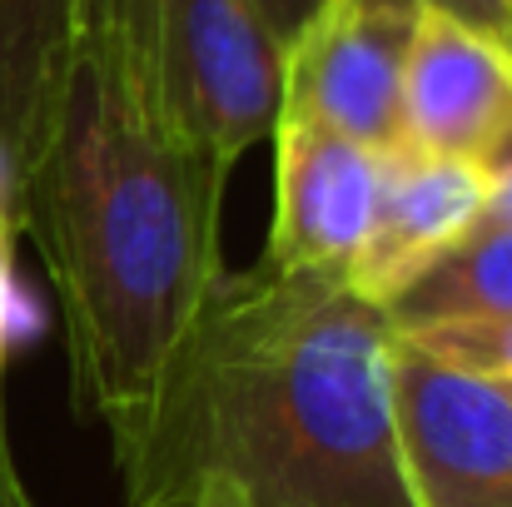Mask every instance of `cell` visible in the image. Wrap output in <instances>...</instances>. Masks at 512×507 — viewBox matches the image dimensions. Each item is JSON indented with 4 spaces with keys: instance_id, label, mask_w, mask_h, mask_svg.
I'll use <instances>...</instances> for the list:
<instances>
[{
    "instance_id": "6da1fadb",
    "label": "cell",
    "mask_w": 512,
    "mask_h": 507,
    "mask_svg": "<svg viewBox=\"0 0 512 507\" xmlns=\"http://www.w3.org/2000/svg\"><path fill=\"white\" fill-rule=\"evenodd\" d=\"M393 338L343 274L224 269L145 443L115 468L125 507H189L209 473L249 507H413Z\"/></svg>"
},
{
    "instance_id": "7a4b0ae2",
    "label": "cell",
    "mask_w": 512,
    "mask_h": 507,
    "mask_svg": "<svg viewBox=\"0 0 512 507\" xmlns=\"http://www.w3.org/2000/svg\"><path fill=\"white\" fill-rule=\"evenodd\" d=\"M229 169L165 145L80 30L70 85L15 209L45 259L70 393L110 433L115 468L145 443L219 259Z\"/></svg>"
},
{
    "instance_id": "3957f363",
    "label": "cell",
    "mask_w": 512,
    "mask_h": 507,
    "mask_svg": "<svg viewBox=\"0 0 512 507\" xmlns=\"http://www.w3.org/2000/svg\"><path fill=\"white\" fill-rule=\"evenodd\" d=\"M85 35L135 115L184 155L234 169L279 125L284 45L249 0H90Z\"/></svg>"
},
{
    "instance_id": "277c9868",
    "label": "cell",
    "mask_w": 512,
    "mask_h": 507,
    "mask_svg": "<svg viewBox=\"0 0 512 507\" xmlns=\"http://www.w3.org/2000/svg\"><path fill=\"white\" fill-rule=\"evenodd\" d=\"M393 428L413 507H512V378L393 338Z\"/></svg>"
},
{
    "instance_id": "5b68a950",
    "label": "cell",
    "mask_w": 512,
    "mask_h": 507,
    "mask_svg": "<svg viewBox=\"0 0 512 507\" xmlns=\"http://www.w3.org/2000/svg\"><path fill=\"white\" fill-rule=\"evenodd\" d=\"M413 5L324 0L319 15L284 45L279 120L324 125L368 150H393L403 135V65Z\"/></svg>"
},
{
    "instance_id": "8992f818",
    "label": "cell",
    "mask_w": 512,
    "mask_h": 507,
    "mask_svg": "<svg viewBox=\"0 0 512 507\" xmlns=\"http://www.w3.org/2000/svg\"><path fill=\"white\" fill-rule=\"evenodd\" d=\"M508 140L512 50L448 10H418L403 65L398 145L483 169Z\"/></svg>"
},
{
    "instance_id": "52a82bcc",
    "label": "cell",
    "mask_w": 512,
    "mask_h": 507,
    "mask_svg": "<svg viewBox=\"0 0 512 507\" xmlns=\"http://www.w3.org/2000/svg\"><path fill=\"white\" fill-rule=\"evenodd\" d=\"M274 145H279L274 150L279 204H274V234L264 264L348 274L373 224L383 155L304 120H279Z\"/></svg>"
},
{
    "instance_id": "ba28073f",
    "label": "cell",
    "mask_w": 512,
    "mask_h": 507,
    "mask_svg": "<svg viewBox=\"0 0 512 507\" xmlns=\"http://www.w3.org/2000/svg\"><path fill=\"white\" fill-rule=\"evenodd\" d=\"M483 209H488V174L478 165L423 155L413 145L383 150L373 224L343 284L383 309L443 249H453L483 219Z\"/></svg>"
},
{
    "instance_id": "9c48e42d",
    "label": "cell",
    "mask_w": 512,
    "mask_h": 507,
    "mask_svg": "<svg viewBox=\"0 0 512 507\" xmlns=\"http://www.w3.org/2000/svg\"><path fill=\"white\" fill-rule=\"evenodd\" d=\"M90 0H0V189L35 169L80 50Z\"/></svg>"
},
{
    "instance_id": "30bf717a",
    "label": "cell",
    "mask_w": 512,
    "mask_h": 507,
    "mask_svg": "<svg viewBox=\"0 0 512 507\" xmlns=\"http://www.w3.org/2000/svg\"><path fill=\"white\" fill-rule=\"evenodd\" d=\"M398 334L512 314V214H483L403 294L383 304Z\"/></svg>"
},
{
    "instance_id": "8fae6325",
    "label": "cell",
    "mask_w": 512,
    "mask_h": 507,
    "mask_svg": "<svg viewBox=\"0 0 512 507\" xmlns=\"http://www.w3.org/2000/svg\"><path fill=\"white\" fill-rule=\"evenodd\" d=\"M418 348H428L433 358L468 368V373H488V378H512V314L498 319H458V324H433V329H413Z\"/></svg>"
},
{
    "instance_id": "7c38bea8",
    "label": "cell",
    "mask_w": 512,
    "mask_h": 507,
    "mask_svg": "<svg viewBox=\"0 0 512 507\" xmlns=\"http://www.w3.org/2000/svg\"><path fill=\"white\" fill-rule=\"evenodd\" d=\"M249 5H254V15L269 25V35H274L279 45H289V40L319 15L324 0H249Z\"/></svg>"
},
{
    "instance_id": "4fadbf2b",
    "label": "cell",
    "mask_w": 512,
    "mask_h": 507,
    "mask_svg": "<svg viewBox=\"0 0 512 507\" xmlns=\"http://www.w3.org/2000/svg\"><path fill=\"white\" fill-rule=\"evenodd\" d=\"M10 319H15V229L0 199V368H5V348H10Z\"/></svg>"
},
{
    "instance_id": "5bb4252c",
    "label": "cell",
    "mask_w": 512,
    "mask_h": 507,
    "mask_svg": "<svg viewBox=\"0 0 512 507\" xmlns=\"http://www.w3.org/2000/svg\"><path fill=\"white\" fill-rule=\"evenodd\" d=\"M453 15L512 50V0H453Z\"/></svg>"
},
{
    "instance_id": "9a60e30c",
    "label": "cell",
    "mask_w": 512,
    "mask_h": 507,
    "mask_svg": "<svg viewBox=\"0 0 512 507\" xmlns=\"http://www.w3.org/2000/svg\"><path fill=\"white\" fill-rule=\"evenodd\" d=\"M0 507H35L20 473H15V458H10V438H5V423H0Z\"/></svg>"
},
{
    "instance_id": "2e32d148",
    "label": "cell",
    "mask_w": 512,
    "mask_h": 507,
    "mask_svg": "<svg viewBox=\"0 0 512 507\" xmlns=\"http://www.w3.org/2000/svg\"><path fill=\"white\" fill-rule=\"evenodd\" d=\"M189 507H249L244 503V493L229 483V478H219V473H209L199 488H194V498H189Z\"/></svg>"
},
{
    "instance_id": "e0dca14e",
    "label": "cell",
    "mask_w": 512,
    "mask_h": 507,
    "mask_svg": "<svg viewBox=\"0 0 512 507\" xmlns=\"http://www.w3.org/2000/svg\"><path fill=\"white\" fill-rule=\"evenodd\" d=\"M393 5H413V10H448V15H453V0H393Z\"/></svg>"
}]
</instances>
